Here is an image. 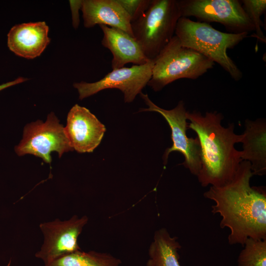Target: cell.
<instances>
[{"instance_id":"obj_15","label":"cell","mask_w":266,"mask_h":266,"mask_svg":"<svg viewBox=\"0 0 266 266\" xmlns=\"http://www.w3.org/2000/svg\"><path fill=\"white\" fill-rule=\"evenodd\" d=\"M245 127L241 141V159L250 162L253 175H264L266 173V121L261 118L246 120Z\"/></svg>"},{"instance_id":"obj_4","label":"cell","mask_w":266,"mask_h":266,"mask_svg":"<svg viewBox=\"0 0 266 266\" xmlns=\"http://www.w3.org/2000/svg\"><path fill=\"white\" fill-rule=\"evenodd\" d=\"M214 65L203 55L182 46L174 35L154 59L152 76L147 85L159 91L179 79H197Z\"/></svg>"},{"instance_id":"obj_7","label":"cell","mask_w":266,"mask_h":266,"mask_svg":"<svg viewBox=\"0 0 266 266\" xmlns=\"http://www.w3.org/2000/svg\"><path fill=\"white\" fill-rule=\"evenodd\" d=\"M181 17H195L200 22H216L232 33L254 31V25L238 0H177Z\"/></svg>"},{"instance_id":"obj_5","label":"cell","mask_w":266,"mask_h":266,"mask_svg":"<svg viewBox=\"0 0 266 266\" xmlns=\"http://www.w3.org/2000/svg\"><path fill=\"white\" fill-rule=\"evenodd\" d=\"M181 17L177 0H151L149 8L131 23L134 38L149 60H154L175 35Z\"/></svg>"},{"instance_id":"obj_1","label":"cell","mask_w":266,"mask_h":266,"mask_svg":"<svg viewBox=\"0 0 266 266\" xmlns=\"http://www.w3.org/2000/svg\"><path fill=\"white\" fill-rule=\"evenodd\" d=\"M249 162L242 161L233 179L220 187L210 186L204 197L213 200V214L222 217L220 227L230 230L228 242L243 246L246 239H266V192L251 187Z\"/></svg>"},{"instance_id":"obj_21","label":"cell","mask_w":266,"mask_h":266,"mask_svg":"<svg viewBox=\"0 0 266 266\" xmlns=\"http://www.w3.org/2000/svg\"><path fill=\"white\" fill-rule=\"evenodd\" d=\"M82 0H70L72 12V25L74 28H78L79 24V10L81 8Z\"/></svg>"},{"instance_id":"obj_10","label":"cell","mask_w":266,"mask_h":266,"mask_svg":"<svg viewBox=\"0 0 266 266\" xmlns=\"http://www.w3.org/2000/svg\"><path fill=\"white\" fill-rule=\"evenodd\" d=\"M88 221L86 216L79 218L74 215L67 220L56 219L41 223L39 228L44 241L35 256L41 259L45 266L60 257L80 250L78 237Z\"/></svg>"},{"instance_id":"obj_18","label":"cell","mask_w":266,"mask_h":266,"mask_svg":"<svg viewBox=\"0 0 266 266\" xmlns=\"http://www.w3.org/2000/svg\"><path fill=\"white\" fill-rule=\"evenodd\" d=\"M237 260L238 266H266V239L248 238Z\"/></svg>"},{"instance_id":"obj_17","label":"cell","mask_w":266,"mask_h":266,"mask_svg":"<svg viewBox=\"0 0 266 266\" xmlns=\"http://www.w3.org/2000/svg\"><path fill=\"white\" fill-rule=\"evenodd\" d=\"M121 261L111 254L80 250L60 257L45 266H119Z\"/></svg>"},{"instance_id":"obj_2","label":"cell","mask_w":266,"mask_h":266,"mask_svg":"<svg viewBox=\"0 0 266 266\" xmlns=\"http://www.w3.org/2000/svg\"><path fill=\"white\" fill-rule=\"evenodd\" d=\"M188 128L197 135L201 148V168L197 176L201 185L220 187L234 176L241 159V151L235 148L241 142L243 134L234 133V125L224 127L221 113L207 112L204 115L194 111L187 112Z\"/></svg>"},{"instance_id":"obj_12","label":"cell","mask_w":266,"mask_h":266,"mask_svg":"<svg viewBox=\"0 0 266 266\" xmlns=\"http://www.w3.org/2000/svg\"><path fill=\"white\" fill-rule=\"evenodd\" d=\"M45 22L23 23L13 26L7 34V45L14 54L31 59L38 57L50 42Z\"/></svg>"},{"instance_id":"obj_14","label":"cell","mask_w":266,"mask_h":266,"mask_svg":"<svg viewBox=\"0 0 266 266\" xmlns=\"http://www.w3.org/2000/svg\"><path fill=\"white\" fill-rule=\"evenodd\" d=\"M81 9L85 27L105 25L133 37L130 18L117 0H84Z\"/></svg>"},{"instance_id":"obj_13","label":"cell","mask_w":266,"mask_h":266,"mask_svg":"<svg viewBox=\"0 0 266 266\" xmlns=\"http://www.w3.org/2000/svg\"><path fill=\"white\" fill-rule=\"evenodd\" d=\"M103 32L101 43L112 55L111 67L115 69L128 63L142 65L149 61L136 40L120 29L99 25Z\"/></svg>"},{"instance_id":"obj_6","label":"cell","mask_w":266,"mask_h":266,"mask_svg":"<svg viewBox=\"0 0 266 266\" xmlns=\"http://www.w3.org/2000/svg\"><path fill=\"white\" fill-rule=\"evenodd\" d=\"M141 98L148 106L140 108L139 112L153 111L160 114L168 123L171 130L172 146L167 148L163 155L164 165H166L168 155L173 151L181 153L184 157L182 165L190 172L198 176L201 168V148L199 140L196 138L188 137L186 131L188 129L187 112L184 102L180 100L176 107L166 110L157 106L149 98L147 94L142 92Z\"/></svg>"},{"instance_id":"obj_11","label":"cell","mask_w":266,"mask_h":266,"mask_svg":"<svg viewBox=\"0 0 266 266\" xmlns=\"http://www.w3.org/2000/svg\"><path fill=\"white\" fill-rule=\"evenodd\" d=\"M69 143L78 153H91L100 144L106 128L87 108L74 105L64 128Z\"/></svg>"},{"instance_id":"obj_8","label":"cell","mask_w":266,"mask_h":266,"mask_svg":"<svg viewBox=\"0 0 266 266\" xmlns=\"http://www.w3.org/2000/svg\"><path fill=\"white\" fill-rule=\"evenodd\" d=\"M14 149L19 156L32 154L49 164L52 161V152H58L61 157L64 153L73 150L64 127L53 112L48 115L45 122L37 120L27 124L24 129L22 139Z\"/></svg>"},{"instance_id":"obj_22","label":"cell","mask_w":266,"mask_h":266,"mask_svg":"<svg viewBox=\"0 0 266 266\" xmlns=\"http://www.w3.org/2000/svg\"><path fill=\"white\" fill-rule=\"evenodd\" d=\"M28 79L24 78L23 77H20L16 79L15 80L8 82L0 85V91L4 90L7 88L12 86L13 85L19 84L21 82L26 81Z\"/></svg>"},{"instance_id":"obj_20","label":"cell","mask_w":266,"mask_h":266,"mask_svg":"<svg viewBox=\"0 0 266 266\" xmlns=\"http://www.w3.org/2000/svg\"><path fill=\"white\" fill-rule=\"evenodd\" d=\"M117 1L127 13L132 23L147 10L151 0H117Z\"/></svg>"},{"instance_id":"obj_16","label":"cell","mask_w":266,"mask_h":266,"mask_svg":"<svg viewBox=\"0 0 266 266\" xmlns=\"http://www.w3.org/2000/svg\"><path fill=\"white\" fill-rule=\"evenodd\" d=\"M177 239L165 228L156 231L149 248L146 266H180L178 251L181 246Z\"/></svg>"},{"instance_id":"obj_9","label":"cell","mask_w":266,"mask_h":266,"mask_svg":"<svg viewBox=\"0 0 266 266\" xmlns=\"http://www.w3.org/2000/svg\"><path fill=\"white\" fill-rule=\"evenodd\" d=\"M153 65L154 60H151L142 65L112 69L98 81H81L74 83L73 87L77 90L80 100L105 89H117L123 93L125 102H131L148 84L152 76Z\"/></svg>"},{"instance_id":"obj_3","label":"cell","mask_w":266,"mask_h":266,"mask_svg":"<svg viewBox=\"0 0 266 266\" xmlns=\"http://www.w3.org/2000/svg\"><path fill=\"white\" fill-rule=\"evenodd\" d=\"M248 33H227L217 30L208 23L194 21L181 17L177 23L175 35L180 44L203 55L217 63L235 81H239L242 73L227 54L247 37Z\"/></svg>"},{"instance_id":"obj_19","label":"cell","mask_w":266,"mask_h":266,"mask_svg":"<svg viewBox=\"0 0 266 266\" xmlns=\"http://www.w3.org/2000/svg\"><path fill=\"white\" fill-rule=\"evenodd\" d=\"M243 8L252 22L255 31V37L260 41L266 43V37L261 27L263 26L261 17L266 10V0H242Z\"/></svg>"}]
</instances>
